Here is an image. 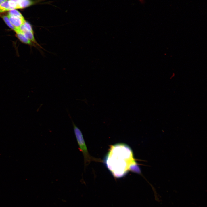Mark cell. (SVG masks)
<instances>
[{
  "label": "cell",
  "instance_id": "30bf717a",
  "mask_svg": "<svg viewBox=\"0 0 207 207\" xmlns=\"http://www.w3.org/2000/svg\"><path fill=\"white\" fill-rule=\"evenodd\" d=\"M2 2H5L7 1V0H0Z\"/></svg>",
  "mask_w": 207,
  "mask_h": 207
},
{
  "label": "cell",
  "instance_id": "52a82bcc",
  "mask_svg": "<svg viewBox=\"0 0 207 207\" xmlns=\"http://www.w3.org/2000/svg\"><path fill=\"white\" fill-rule=\"evenodd\" d=\"M0 16L3 19L7 25L11 29L15 31L16 28L13 26L7 16L0 14Z\"/></svg>",
  "mask_w": 207,
  "mask_h": 207
},
{
  "label": "cell",
  "instance_id": "ba28073f",
  "mask_svg": "<svg viewBox=\"0 0 207 207\" xmlns=\"http://www.w3.org/2000/svg\"><path fill=\"white\" fill-rule=\"evenodd\" d=\"M8 15L19 18L22 19H24L21 14L16 9H12L8 11Z\"/></svg>",
  "mask_w": 207,
  "mask_h": 207
},
{
  "label": "cell",
  "instance_id": "277c9868",
  "mask_svg": "<svg viewBox=\"0 0 207 207\" xmlns=\"http://www.w3.org/2000/svg\"><path fill=\"white\" fill-rule=\"evenodd\" d=\"M14 31L16 33V37L21 42L30 45L35 46L34 44L27 38L19 29H16Z\"/></svg>",
  "mask_w": 207,
  "mask_h": 207
},
{
  "label": "cell",
  "instance_id": "3957f363",
  "mask_svg": "<svg viewBox=\"0 0 207 207\" xmlns=\"http://www.w3.org/2000/svg\"><path fill=\"white\" fill-rule=\"evenodd\" d=\"M8 17L13 26L16 29H19L25 20L19 18L8 15Z\"/></svg>",
  "mask_w": 207,
  "mask_h": 207
},
{
  "label": "cell",
  "instance_id": "5b68a950",
  "mask_svg": "<svg viewBox=\"0 0 207 207\" xmlns=\"http://www.w3.org/2000/svg\"><path fill=\"white\" fill-rule=\"evenodd\" d=\"M22 32L27 38L33 43L36 44L41 48L43 49L42 47H41L36 41L34 36V33L28 31L27 30H26Z\"/></svg>",
  "mask_w": 207,
  "mask_h": 207
},
{
  "label": "cell",
  "instance_id": "6da1fadb",
  "mask_svg": "<svg viewBox=\"0 0 207 207\" xmlns=\"http://www.w3.org/2000/svg\"><path fill=\"white\" fill-rule=\"evenodd\" d=\"M105 161L108 169L116 177L123 176L133 165L137 164L129 163V162H135L131 149L122 144L113 146L108 154Z\"/></svg>",
  "mask_w": 207,
  "mask_h": 207
},
{
  "label": "cell",
  "instance_id": "8fae6325",
  "mask_svg": "<svg viewBox=\"0 0 207 207\" xmlns=\"http://www.w3.org/2000/svg\"><path fill=\"white\" fill-rule=\"evenodd\" d=\"M2 3L3 2L0 0V4L1 3Z\"/></svg>",
  "mask_w": 207,
  "mask_h": 207
},
{
  "label": "cell",
  "instance_id": "9c48e42d",
  "mask_svg": "<svg viewBox=\"0 0 207 207\" xmlns=\"http://www.w3.org/2000/svg\"><path fill=\"white\" fill-rule=\"evenodd\" d=\"M23 24L27 30L34 33L32 27L30 24L26 20L24 21Z\"/></svg>",
  "mask_w": 207,
  "mask_h": 207
},
{
  "label": "cell",
  "instance_id": "7a4b0ae2",
  "mask_svg": "<svg viewBox=\"0 0 207 207\" xmlns=\"http://www.w3.org/2000/svg\"><path fill=\"white\" fill-rule=\"evenodd\" d=\"M74 134L80 151L84 157L85 168L92 161H96V159L91 156L89 153L81 130L72 121Z\"/></svg>",
  "mask_w": 207,
  "mask_h": 207
},
{
  "label": "cell",
  "instance_id": "8992f818",
  "mask_svg": "<svg viewBox=\"0 0 207 207\" xmlns=\"http://www.w3.org/2000/svg\"><path fill=\"white\" fill-rule=\"evenodd\" d=\"M11 10L8 0L0 4V14L5 12L9 11Z\"/></svg>",
  "mask_w": 207,
  "mask_h": 207
}]
</instances>
